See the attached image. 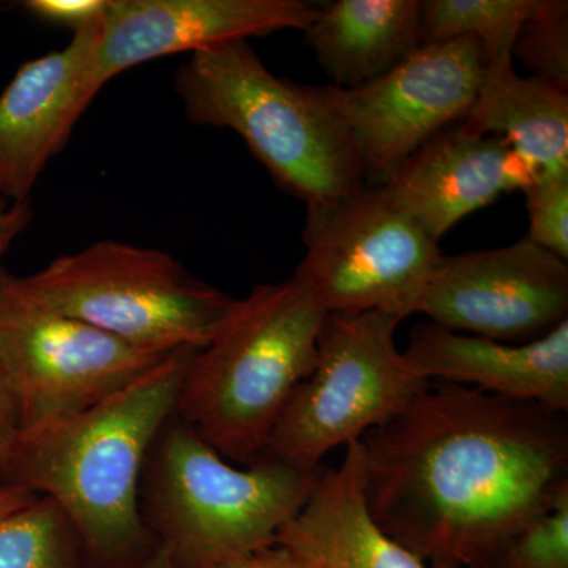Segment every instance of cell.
<instances>
[{
	"mask_svg": "<svg viewBox=\"0 0 568 568\" xmlns=\"http://www.w3.org/2000/svg\"><path fill=\"white\" fill-rule=\"evenodd\" d=\"M508 141L532 174H568V89L521 77L514 55L485 63L484 80L462 122Z\"/></svg>",
	"mask_w": 568,
	"mask_h": 568,
	"instance_id": "obj_18",
	"label": "cell"
},
{
	"mask_svg": "<svg viewBox=\"0 0 568 568\" xmlns=\"http://www.w3.org/2000/svg\"><path fill=\"white\" fill-rule=\"evenodd\" d=\"M521 192L529 215L526 239L568 263V174H536Z\"/></svg>",
	"mask_w": 568,
	"mask_h": 568,
	"instance_id": "obj_23",
	"label": "cell"
},
{
	"mask_svg": "<svg viewBox=\"0 0 568 568\" xmlns=\"http://www.w3.org/2000/svg\"><path fill=\"white\" fill-rule=\"evenodd\" d=\"M36 497V493L18 487V485L0 484V518L26 506V504L31 503Z\"/></svg>",
	"mask_w": 568,
	"mask_h": 568,
	"instance_id": "obj_28",
	"label": "cell"
},
{
	"mask_svg": "<svg viewBox=\"0 0 568 568\" xmlns=\"http://www.w3.org/2000/svg\"><path fill=\"white\" fill-rule=\"evenodd\" d=\"M276 545L317 568H457L422 559L381 528L365 495L361 440L336 467H321L312 491Z\"/></svg>",
	"mask_w": 568,
	"mask_h": 568,
	"instance_id": "obj_16",
	"label": "cell"
},
{
	"mask_svg": "<svg viewBox=\"0 0 568 568\" xmlns=\"http://www.w3.org/2000/svg\"><path fill=\"white\" fill-rule=\"evenodd\" d=\"M325 316L294 276L235 298L212 342L193 355L175 417L227 462L253 465L315 368Z\"/></svg>",
	"mask_w": 568,
	"mask_h": 568,
	"instance_id": "obj_3",
	"label": "cell"
},
{
	"mask_svg": "<svg viewBox=\"0 0 568 568\" xmlns=\"http://www.w3.org/2000/svg\"><path fill=\"white\" fill-rule=\"evenodd\" d=\"M511 55L532 77L568 89V2L538 0L537 10L523 26Z\"/></svg>",
	"mask_w": 568,
	"mask_h": 568,
	"instance_id": "obj_21",
	"label": "cell"
},
{
	"mask_svg": "<svg viewBox=\"0 0 568 568\" xmlns=\"http://www.w3.org/2000/svg\"><path fill=\"white\" fill-rule=\"evenodd\" d=\"M496 568H568V488L508 541Z\"/></svg>",
	"mask_w": 568,
	"mask_h": 568,
	"instance_id": "obj_22",
	"label": "cell"
},
{
	"mask_svg": "<svg viewBox=\"0 0 568 568\" xmlns=\"http://www.w3.org/2000/svg\"><path fill=\"white\" fill-rule=\"evenodd\" d=\"M32 302L152 353L204 349L235 304L171 254L115 241L13 276Z\"/></svg>",
	"mask_w": 568,
	"mask_h": 568,
	"instance_id": "obj_6",
	"label": "cell"
},
{
	"mask_svg": "<svg viewBox=\"0 0 568 568\" xmlns=\"http://www.w3.org/2000/svg\"><path fill=\"white\" fill-rule=\"evenodd\" d=\"M18 436H20V424H18L17 406H14L13 395H11L6 365L0 355V476L9 465Z\"/></svg>",
	"mask_w": 568,
	"mask_h": 568,
	"instance_id": "obj_25",
	"label": "cell"
},
{
	"mask_svg": "<svg viewBox=\"0 0 568 568\" xmlns=\"http://www.w3.org/2000/svg\"><path fill=\"white\" fill-rule=\"evenodd\" d=\"M196 353L175 351L88 413L18 436L0 484L58 503L88 568H140L159 549L141 517L142 469Z\"/></svg>",
	"mask_w": 568,
	"mask_h": 568,
	"instance_id": "obj_2",
	"label": "cell"
},
{
	"mask_svg": "<svg viewBox=\"0 0 568 568\" xmlns=\"http://www.w3.org/2000/svg\"><path fill=\"white\" fill-rule=\"evenodd\" d=\"M223 568H317L310 560L302 558L297 552L272 545V547L260 549L252 555L234 560Z\"/></svg>",
	"mask_w": 568,
	"mask_h": 568,
	"instance_id": "obj_27",
	"label": "cell"
},
{
	"mask_svg": "<svg viewBox=\"0 0 568 568\" xmlns=\"http://www.w3.org/2000/svg\"><path fill=\"white\" fill-rule=\"evenodd\" d=\"M402 323L377 312L325 316L315 368L284 407L264 457L316 473L325 455L403 413L433 381L396 346Z\"/></svg>",
	"mask_w": 568,
	"mask_h": 568,
	"instance_id": "obj_7",
	"label": "cell"
},
{
	"mask_svg": "<svg viewBox=\"0 0 568 568\" xmlns=\"http://www.w3.org/2000/svg\"><path fill=\"white\" fill-rule=\"evenodd\" d=\"M566 416L433 381L361 439L369 511L428 562L496 568L568 488Z\"/></svg>",
	"mask_w": 568,
	"mask_h": 568,
	"instance_id": "obj_1",
	"label": "cell"
},
{
	"mask_svg": "<svg viewBox=\"0 0 568 568\" xmlns=\"http://www.w3.org/2000/svg\"><path fill=\"white\" fill-rule=\"evenodd\" d=\"M0 568H88L65 511L47 496L0 518Z\"/></svg>",
	"mask_w": 568,
	"mask_h": 568,
	"instance_id": "obj_20",
	"label": "cell"
},
{
	"mask_svg": "<svg viewBox=\"0 0 568 568\" xmlns=\"http://www.w3.org/2000/svg\"><path fill=\"white\" fill-rule=\"evenodd\" d=\"M485 55L473 37L422 44L394 70L358 85H325L345 123L366 186H383L437 133L465 121L484 80Z\"/></svg>",
	"mask_w": 568,
	"mask_h": 568,
	"instance_id": "obj_10",
	"label": "cell"
},
{
	"mask_svg": "<svg viewBox=\"0 0 568 568\" xmlns=\"http://www.w3.org/2000/svg\"><path fill=\"white\" fill-rule=\"evenodd\" d=\"M31 203H11L0 194V275L6 271L3 256L9 252L18 235L31 224Z\"/></svg>",
	"mask_w": 568,
	"mask_h": 568,
	"instance_id": "obj_26",
	"label": "cell"
},
{
	"mask_svg": "<svg viewBox=\"0 0 568 568\" xmlns=\"http://www.w3.org/2000/svg\"><path fill=\"white\" fill-rule=\"evenodd\" d=\"M0 355L20 435L88 413L170 354L140 349L100 328L44 308L0 275Z\"/></svg>",
	"mask_w": 568,
	"mask_h": 568,
	"instance_id": "obj_9",
	"label": "cell"
},
{
	"mask_svg": "<svg viewBox=\"0 0 568 568\" xmlns=\"http://www.w3.org/2000/svg\"><path fill=\"white\" fill-rule=\"evenodd\" d=\"M403 354L425 379L568 413V321L521 345L448 331L428 321L413 328Z\"/></svg>",
	"mask_w": 568,
	"mask_h": 568,
	"instance_id": "obj_15",
	"label": "cell"
},
{
	"mask_svg": "<svg viewBox=\"0 0 568 568\" xmlns=\"http://www.w3.org/2000/svg\"><path fill=\"white\" fill-rule=\"evenodd\" d=\"M538 0H420L422 44L473 37L485 63L511 54Z\"/></svg>",
	"mask_w": 568,
	"mask_h": 568,
	"instance_id": "obj_19",
	"label": "cell"
},
{
	"mask_svg": "<svg viewBox=\"0 0 568 568\" xmlns=\"http://www.w3.org/2000/svg\"><path fill=\"white\" fill-rule=\"evenodd\" d=\"M532 178L504 138L469 132L458 122L426 141L377 189L439 244L467 215Z\"/></svg>",
	"mask_w": 568,
	"mask_h": 568,
	"instance_id": "obj_14",
	"label": "cell"
},
{
	"mask_svg": "<svg viewBox=\"0 0 568 568\" xmlns=\"http://www.w3.org/2000/svg\"><path fill=\"white\" fill-rule=\"evenodd\" d=\"M140 568H171V564L164 549L159 547L151 558L145 560Z\"/></svg>",
	"mask_w": 568,
	"mask_h": 568,
	"instance_id": "obj_29",
	"label": "cell"
},
{
	"mask_svg": "<svg viewBox=\"0 0 568 568\" xmlns=\"http://www.w3.org/2000/svg\"><path fill=\"white\" fill-rule=\"evenodd\" d=\"M22 9L40 21L78 33L102 21L110 0H26Z\"/></svg>",
	"mask_w": 568,
	"mask_h": 568,
	"instance_id": "obj_24",
	"label": "cell"
},
{
	"mask_svg": "<svg viewBox=\"0 0 568 568\" xmlns=\"http://www.w3.org/2000/svg\"><path fill=\"white\" fill-rule=\"evenodd\" d=\"M429 323L496 342L544 338L568 321V264L528 239L440 256L418 302Z\"/></svg>",
	"mask_w": 568,
	"mask_h": 568,
	"instance_id": "obj_11",
	"label": "cell"
},
{
	"mask_svg": "<svg viewBox=\"0 0 568 568\" xmlns=\"http://www.w3.org/2000/svg\"><path fill=\"white\" fill-rule=\"evenodd\" d=\"M320 470L304 473L264 455L233 465L173 414L142 469V521L171 568H223L275 545Z\"/></svg>",
	"mask_w": 568,
	"mask_h": 568,
	"instance_id": "obj_5",
	"label": "cell"
},
{
	"mask_svg": "<svg viewBox=\"0 0 568 568\" xmlns=\"http://www.w3.org/2000/svg\"><path fill=\"white\" fill-rule=\"evenodd\" d=\"M317 10L305 0H111L93 59L95 82L102 91L153 59L287 29L304 32Z\"/></svg>",
	"mask_w": 568,
	"mask_h": 568,
	"instance_id": "obj_12",
	"label": "cell"
},
{
	"mask_svg": "<svg viewBox=\"0 0 568 568\" xmlns=\"http://www.w3.org/2000/svg\"><path fill=\"white\" fill-rule=\"evenodd\" d=\"M102 22L74 33L63 50L22 63L0 93V194L11 203H29L44 168L99 95L93 59Z\"/></svg>",
	"mask_w": 568,
	"mask_h": 568,
	"instance_id": "obj_13",
	"label": "cell"
},
{
	"mask_svg": "<svg viewBox=\"0 0 568 568\" xmlns=\"http://www.w3.org/2000/svg\"><path fill=\"white\" fill-rule=\"evenodd\" d=\"M331 85L377 80L422 47L420 0H334L304 31Z\"/></svg>",
	"mask_w": 568,
	"mask_h": 568,
	"instance_id": "obj_17",
	"label": "cell"
},
{
	"mask_svg": "<svg viewBox=\"0 0 568 568\" xmlns=\"http://www.w3.org/2000/svg\"><path fill=\"white\" fill-rule=\"evenodd\" d=\"M174 88L190 122L244 138L276 185L306 207L365 189L353 140L325 85L276 77L248 40L194 52L179 67Z\"/></svg>",
	"mask_w": 568,
	"mask_h": 568,
	"instance_id": "obj_4",
	"label": "cell"
},
{
	"mask_svg": "<svg viewBox=\"0 0 568 568\" xmlns=\"http://www.w3.org/2000/svg\"><path fill=\"white\" fill-rule=\"evenodd\" d=\"M305 254L293 275L327 315H417L437 242L388 201L383 189L308 205Z\"/></svg>",
	"mask_w": 568,
	"mask_h": 568,
	"instance_id": "obj_8",
	"label": "cell"
}]
</instances>
